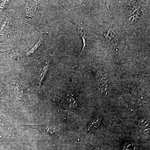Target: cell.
I'll return each instance as SVG.
<instances>
[{"label":"cell","mask_w":150,"mask_h":150,"mask_svg":"<svg viewBox=\"0 0 150 150\" xmlns=\"http://www.w3.org/2000/svg\"><path fill=\"white\" fill-rule=\"evenodd\" d=\"M21 126L23 129H34L41 133L51 136L56 137L61 134L62 131V124L59 123H46L43 124L36 125H21Z\"/></svg>","instance_id":"cell-1"},{"label":"cell","mask_w":150,"mask_h":150,"mask_svg":"<svg viewBox=\"0 0 150 150\" xmlns=\"http://www.w3.org/2000/svg\"><path fill=\"white\" fill-rule=\"evenodd\" d=\"M14 93L17 98L26 107L30 108L28 97L25 93L24 87L22 85H18L14 89Z\"/></svg>","instance_id":"cell-2"},{"label":"cell","mask_w":150,"mask_h":150,"mask_svg":"<svg viewBox=\"0 0 150 150\" xmlns=\"http://www.w3.org/2000/svg\"><path fill=\"white\" fill-rule=\"evenodd\" d=\"M37 7V1H28L25 6V10L28 16L29 17H31L36 11Z\"/></svg>","instance_id":"cell-3"},{"label":"cell","mask_w":150,"mask_h":150,"mask_svg":"<svg viewBox=\"0 0 150 150\" xmlns=\"http://www.w3.org/2000/svg\"><path fill=\"white\" fill-rule=\"evenodd\" d=\"M45 38V35H44V34H43V35L42 34L41 35H40L39 39H38V40L37 42L35 43V45H34L30 50H29V51H28L27 53H26V55H28V56H29V55H31L33 53H34V51L40 46V44L43 42Z\"/></svg>","instance_id":"cell-4"},{"label":"cell","mask_w":150,"mask_h":150,"mask_svg":"<svg viewBox=\"0 0 150 150\" xmlns=\"http://www.w3.org/2000/svg\"><path fill=\"white\" fill-rule=\"evenodd\" d=\"M48 67H49V64L48 63L45 66V67L43 68V70H42V73L40 76V80L39 82V85L41 86L42 84V83L43 82V80L45 79V76H46V74H47V71H48Z\"/></svg>","instance_id":"cell-5"},{"label":"cell","mask_w":150,"mask_h":150,"mask_svg":"<svg viewBox=\"0 0 150 150\" xmlns=\"http://www.w3.org/2000/svg\"><path fill=\"white\" fill-rule=\"evenodd\" d=\"M123 150H133V145L131 144H129L126 145V146H125V147Z\"/></svg>","instance_id":"cell-6"},{"label":"cell","mask_w":150,"mask_h":150,"mask_svg":"<svg viewBox=\"0 0 150 150\" xmlns=\"http://www.w3.org/2000/svg\"><path fill=\"white\" fill-rule=\"evenodd\" d=\"M1 83H0V88H1Z\"/></svg>","instance_id":"cell-7"}]
</instances>
